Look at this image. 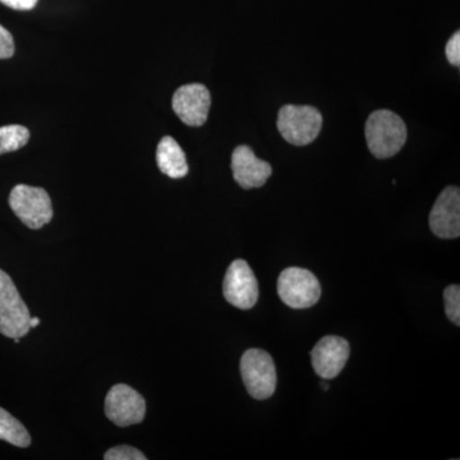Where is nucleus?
Here are the masks:
<instances>
[{
  "mask_svg": "<svg viewBox=\"0 0 460 460\" xmlns=\"http://www.w3.org/2000/svg\"><path fill=\"white\" fill-rule=\"evenodd\" d=\"M366 141L377 159L396 155L407 141V126L401 117L390 111H376L366 122Z\"/></svg>",
  "mask_w": 460,
  "mask_h": 460,
  "instance_id": "obj_1",
  "label": "nucleus"
},
{
  "mask_svg": "<svg viewBox=\"0 0 460 460\" xmlns=\"http://www.w3.org/2000/svg\"><path fill=\"white\" fill-rule=\"evenodd\" d=\"M323 128V115L307 105H284L278 115V129L284 140L296 146H305L316 140Z\"/></svg>",
  "mask_w": 460,
  "mask_h": 460,
  "instance_id": "obj_2",
  "label": "nucleus"
},
{
  "mask_svg": "<svg viewBox=\"0 0 460 460\" xmlns=\"http://www.w3.org/2000/svg\"><path fill=\"white\" fill-rule=\"evenodd\" d=\"M29 308L7 272L0 270V334L11 339L26 337L30 332Z\"/></svg>",
  "mask_w": 460,
  "mask_h": 460,
  "instance_id": "obj_3",
  "label": "nucleus"
},
{
  "mask_svg": "<svg viewBox=\"0 0 460 460\" xmlns=\"http://www.w3.org/2000/svg\"><path fill=\"white\" fill-rule=\"evenodd\" d=\"M9 206L27 228L38 230L53 219L49 193L39 187L18 184L11 190Z\"/></svg>",
  "mask_w": 460,
  "mask_h": 460,
  "instance_id": "obj_4",
  "label": "nucleus"
},
{
  "mask_svg": "<svg viewBox=\"0 0 460 460\" xmlns=\"http://www.w3.org/2000/svg\"><path fill=\"white\" fill-rule=\"evenodd\" d=\"M241 374L248 394L257 401L270 398L277 389V370L270 354L262 349H248L241 358Z\"/></svg>",
  "mask_w": 460,
  "mask_h": 460,
  "instance_id": "obj_5",
  "label": "nucleus"
},
{
  "mask_svg": "<svg viewBox=\"0 0 460 460\" xmlns=\"http://www.w3.org/2000/svg\"><path fill=\"white\" fill-rule=\"evenodd\" d=\"M278 295L295 310L313 307L321 296L320 281L313 272L301 268H288L278 279Z\"/></svg>",
  "mask_w": 460,
  "mask_h": 460,
  "instance_id": "obj_6",
  "label": "nucleus"
},
{
  "mask_svg": "<svg viewBox=\"0 0 460 460\" xmlns=\"http://www.w3.org/2000/svg\"><path fill=\"white\" fill-rule=\"evenodd\" d=\"M223 293L226 301L239 310H251L259 301V281L244 260L230 263L224 278Z\"/></svg>",
  "mask_w": 460,
  "mask_h": 460,
  "instance_id": "obj_7",
  "label": "nucleus"
},
{
  "mask_svg": "<svg viewBox=\"0 0 460 460\" xmlns=\"http://www.w3.org/2000/svg\"><path fill=\"white\" fill-rule=\"evenodd\" d=\"M105 414L119 428L141 423L146 414V402L131 386L118 384L105 398Z\"/></svg>",
  "mask_w": 460,
  "mask_h": 460,
  "instance_id": "obj_8",
  "label": "nucleus"
},
{
  "mask_svg": "<svg viewBox=\"0 0 460 460\" xmlns=\"http://www.w3.org/2000/svg\"><path fill=\"white\" fill-rule=\"evenodd\" d=\"M172 105L181 122L190 127L202 126L210 111V91L202 84H184L175 91Z\"/></svg>",
  "mask_w": 460,
  "mask_h": 460,
  "instance_id": "obj_9",
  "label": "nucleus"
},
{
  "mask_svg": "<svg viewBox=\"0 0 460 460\" xmlns=\"http://www.w3.org/2000/svg\"><path fill=\"white\" fill-rule=\"evenodd\" d=\"M429 228L436 237L458 238L460 235V190L447 187L436 199L429 214Z\"/></svg>",
  "mask_w": 460,
  "mask_h": 460,
  "instance_id": "obj_10",
  "label": "nucleus"
},
{
  "mask_svg": "<svg viewBox=\"0 0 460 460\" xmlns=\"http://www.w3.org/2000/svg\"><path fill=\"white\" fill-rule=\"evenodd\" d=\"M349 354V343L345 339L335 335L323 338L311 352L314 370L320 377L332 380L343 371Z\"/></svg>",
  "mask_w": 460,
  "mask_h": 460,
  "instance_id": "obj_11",
  "label": "nucleus"
},
{
  "mask_svg": "<svg viewBox=\"0 0 460 460\" xmlns=\"http://www.w3.org/2000/svg\"><path fill=\"white\" fill-rule=\"evenodd\" d=\"M232 172L235 181L244 190L260 189L271 177L272 168L260 160L246 145L233 151Z\"/></svg>",
  "mask_w": 460,
  "mask_h": 460,
  "instance_id": "obj_12",
  "label": "nucleus"
},
{
  "mask_svg": "<svg viewBox=\"0 0 460 460\" xmlns=\"http://www.w3.org/2000/svg\"><path fill=\"white\" fill-rule=\"evenodd\" d=\"M156 163L160 172L172 180L186 177L190 172L186 154L171 136H165L157 145Z\"/></svg>",
  "mask_w": 460,
  "mask_h": 460,
  "instance_id": "obj_13",
  "label": "nucleus"
},
{
  "mask_svg": "<svg viewBox=\"0 0 460 460\" xmlns=\"http://www.w3.org/2000/svg\"><path fill=\"white\" fill-rule=\"evenodd\" d=\"M0 440L17 447H29L31 444V436L25 426L3 408H0Z\"/></svg>",
  "mask_w": 460,
  "mask_h": 460,
  "instance_id": "obj_14",
  "label": "nucleus"
},
{
  "mask_svg": "<svg viewBox=\"0 0 460 460\" xmlns=\"http://www.w3.org/2000/svg\"><path fill=\"white\" fill-rule=\"evenodd\" d=\"M30 141V131L20 124L0 127V155L14 153Z\"/></svg>",
  "mask_w": 460,
  "mask_h": 460,
  "instance_id": "obj_15",
  "label": "nucleus"
},
{
  "mask_svg": "<svg viewBox=\"0 0 460 460\" xmlns=\"http://www.w3.org/2000/svg\"><path fill=\"white\" fill-rule=\"evenodd\" d=\"M445 313L447 319L460 325V287L449 286L444 290Z\"/></svg>",
  "mask_w": 460,
  "mask_h": 460,
  "instance_id": "obj_16",
  "label": "nucleus"
},
{
  "mask_svg": "<svg viewBox=\"0 0 460 460\" xmlns=\"http://www.w3.org/2000/svg\"><path fill=\"white\" fill-rule=\"evenodd\" d=\"M105 460H146V456L136 447L122 445L111 447L104 456Z\"/></svg>",
  "mask_w": 460,
  "mask_h": 460,
  "instance_id": "obj_17",
  "label": "nucleus"
},
{
  "mask_svg": "<svg viewBox=\"0 0 460 460\" xmlns=\"http://www.w3.org/2000/svg\"><path fill=\"white\" fill-rule=\"evenodd\" d=\"M14 54V40L12 33L0 25V59H9Z\"/></svg>",
  "mask_w": 460,
  "mask_h": 460,
  "instance_id": "obj_18",
  "label": "nucleus"
},
{
  "mask_svg": "<svg viewBox=\"0 0 460 460\" xmlns=\"http://www.w3.org/2000/svg\"><path fill=\"white\" fill-rule=\"evenodd\" d=\"M447 60L450 65L459 66L460 65V33L456 31L454 33L450 40L447 41V49H445Z\"/></svg>",
  "mask_w": 460,
  "mask_h": 460,
  "instance_id": "obj_19",
  "label": "nucleus"
},
{
  "mask_svg": "<svg viewBox=\"0 0 460 460\" xmlns=\"http://www.w3.org/2000/svg\"><path fill=\"white\" fill-rule=\"evenodd\" d=\"M39 0H0L2 4L16 11H31L38 5Z\"/></svg>",
  "mask_w": 460,
  "mask_h": 460,
  "instance_id": "obj_20",
  "label": "nucleus"
},
{
  "mask_svg": "<svg viewBox=\"0 0 460 460\" xmlns=\"http://www.w3.org/2000/svg\"><path fill=\"white\" fill-rule=\"evenodd\" d=\"M39 325H40V319L39 317H31L30 319V328H38Z\"/></svg>",
  "mask_w": 460,
  "mask_h": 460,
  "instance_id": "obj_21",
  "label": "nucleus"
},
{
  "mask_svg": "<svg viewBox=\"0 0 460 460\" xmlns=\"http://www.w3.org/2000/svg\"><path fill=\"white\" fill-rule=\"evenodd\" d=\"M321 389L328 390L329 389L328 384H326V383L321 384Z\"/></svg>",
  "mask_w": 460,
  "mask_h": 460,
  "instance_id": "obj_22",
  "label": "nucleus"
}]
</instances>
